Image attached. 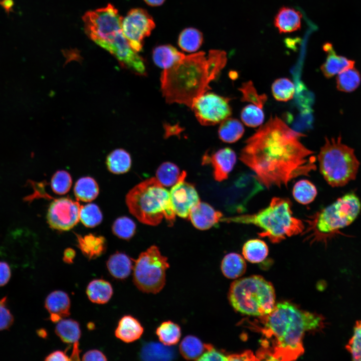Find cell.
<instances>
[{
    "label": "cell",
    "instance_id": "2e32d148",
    "mask_svg": "<svg viewBox=\"0 0 361 361\" xmlns=\"http://www.w3.org/2000/svg\"><path fill=\"white\" fill-rule=\"evenodd\" d=\"M237 161L235 151L229 147L219 149L211 155L205 154L203 164L210 163L213 167V176L216 181L227 179L233 169Z\"/></svg>",
    "mask_w": 361,
    "mask_h": 361
},
{
    "label": "cell",
    "instance_id": "7a4b0ae2",
    "mask_svg": "<svg viewBox=\"0 0 361 361\" xmlns=\"http://www.w3.org/2000/svg\"><path fill=\"white\" fill-rule=\"evenodd\" d=\"M261 331L265 339L258 357L266 359L292 360L304 352L303 337L307 331L324 326L320 315L299 309L288 302L275 304L269 314L261 316Z\"/></svg>",
    "mask_w": 361,
    "mask_h": 361
},
{
    "label": "cell",
    "instance_id": "ffe728a7",
    "mask_svg": "<svg viewBox=\"0 0 361 361\" xmlns=\"http://www.w3.org/2000/svg\"><path fill=\"white\" fill-rule=\"evenodd\" d=\"M77 246L88 260L101 256L106 250L105 238L102 236L90 233L84 236L76 234Z\"/></svg>",
    "mask_w": 361,
    "mask_h": 361
},
{
    "label": "cell",
    "instance_id": "4dcf8cb0",
    "mask_svg": "<svg viewBox=\"0 0 361 361\" xmlns=\"http://www.w3.org/2000/svg\"><path fill=\"white\" fill-rule=\"evenodd\" d=\"M55 331L60 339L65 343L78 341L81 334L80 324L72 319H62L57 322Z\"/></svg>",
    "mask_w": 361,
    "mask_h": 361
},
{
    "label": "cell",
    "instance_id": "6f0895ef",
    "mask_svg": "<svg viewBox=\"0 0 361 361\" xmlns=\"http://www.w3.org/2000/svg\"><path fill=\"white\" fill-rule=\"evenodd\" d=\"M1 5L9 11L13 6V2L12 0H3L1 2Z\"/></svg>",
    "mask_w": 361,
    "mask_h": 361
},
{
    "label": "cell",
    "instance_id": "7402d4cb",
    "mask_svg": "<svg viewBox=\"0 0 361 361\" xmlns=\"http://www.w3.org/2000/svg\"><path fill=\"white\" fill-rule=\"evenodd\" d=\"M301 18V14L297 10L283 7L276 15L274 24L280 33H290L300 28Z\"/></svg>",
    "mask_w": 361,
    "mask_h": 361
},
{
    "label": "cell",
    "instance_id": "d6986e66",
    "mask_svg": "<svg viewBox=\"0 0 361 361\" xmlns=\"http://www.w3.org/2000/svg\"><path fill=\"white\" fill-rule=\"evenodd\" d=\"M323 49L327 53V56L320 69L326 78H331L345 70L354 67V61L336 54L331 44L325 43Z\"/></svg>",
    "mask_w": 361,
    "mask_h": 361
},
{
    "label": "cell",
    "instance_id": "d4e9b609",
    "mask_svg": "<svg viewBox=\"0 0 361 361\" xmlns=\"http://www.w3.org/2000/svg\"><path fill=\"white\" fill-rule=\"evenodd\" d=\"M113 293L111 284L103 279L90 281L86 288V294L93 303L105 304L109 301Z\"/></svg>",
    "mask_w": 361,
    "mask_h": 361
},
{
    "label": "cell",
    "instance_id": "277c9868",
    "mask_svg": "<svg viewBox=\"0 0 361 361\" xmlns=\"http://www.w3.org/2000/svg\"><path fill=\"white\" fill-rule=\"evenodd\" d=\"M292 203L288 198L274 197L266 208L253 214H244L222 218L228 223L253 225L261 229L260 237L267 238L273 243H278L287 237L301 234L305 225L295 217Z\"/></svg>",
    "mask_w": 361,
    "mask_h": 361
},
{
    "label": "cell",
    "instance_id": "5bb4252c",
    "mask_svg": "<svg viewBox=\"0 0 361 361\" xmlns=\"http://www.w3.org/2000/svg\"><path fill=\"white\" fill-rule=\"evenodd\" d=\"M101 47L115 57L124 68L135 75L146 76V66L144 59L130 47L122 31L112 41Z\"/></svg>",
    "mask_w": 361,
    "mask_h": 361
},
{
    "label": "cell",
    "instance_id": "6da1fadb",
    "mask_svg": "<svg viewBox=\"0 0 361 361\" xmlns=\"http://www.w3.org/2000/svg\"><path fill=\"white\" fill-rule=\"evenodd\" d=\"M304 136L278 116H271L246 140L239 158L267 189L287 187L291 180L308 176L316 168L314 152L300 141Z\"/></svg>",
    "mask_w": 361,
    "mask_h": 361
},
{
    "label": "cell",
    "instance_id": "9c48e42d",
    "mask_svg": "<svg viewBox=\"0 0 361 361\" xmlns=\"http://www.w3.org/2000/svg\"><path fill=\"white\" fill-rule=\"evenodd\" d=\"M133 280L143 292L156 294L165 285L166 271L169 267L167 258L155 245L141 253L134 261Z\"/></svg>",
    "mask_w": 361,
    "mask_h": 361
},
{
    "label": "cell",
    "instance_id": "9f6ffc18",
    "mask_svg": "<svg viewBox=\"0 0 361 361\" xmlns=\"http://www.w3.org/2000/svg\"><path fill=\"white\" fill-rule=\"evenodd\" d=\"M144 1L149 6L156 7L163 4L165 0H144Z\"/></svg>",
    "mask_w": 361,
    "mask_h": 361
},
{
    "label": "cell",
    "instance_id": "ba28073f",
    "mask_svg": "<svg viewBox=\"0 0 361 361\" xmlns=\"http://www.w3.org/2000/svg\"><path fill=\"white\" fill-rule=\"evenodd\" d=\"M320 173L332 187H340L355 179L359 166L354 150L341 142V137L325 138L317 155Z\"/></svg>",
    "mask_w": 361,
    "mask_h": 361
},
{
    "label": "cell",
    "instance_id": "8fae6325",
    "mask_svg": "<svg viewBox=\"0 0 361 361\" xmlns=\"http://www.w3.org/2000/svg\"><path fill=\"white\" fill-rule=\"evenodd\" d=\"M230 100L229 98L207 92L194 101L191 108L201 124L214 125L222 122L231 115Z\"/></svg>",
    "mask_w": 361,
    "mask_h": 361
},
{
    "label": "cell",
    "instance_id": "d6a6232c",
    "mask_svg": "<svg viewBox=\"0 0 361 361\" xmlns=\"http://www.w3.org/2000/svg\"><path fill=\"white\" fill-rule=\"evenodd\" d=\"M156 334L163 344L171 346L177 344L181 337L180 326L176 323L167 320L162 322L156 329Z\"/></svg>",
    "mask_w": 361,
    "mask_h": 361
},
{
    "label": "cell",
    "instance_id": "3957f363",
    "mask_svg": "<svg viewBox=\"0 0 361 361\" xmlns=\"http://www.w3.org/2000/svg\"><path fill=\"white\" fill-rule=\"evenodd\" d=\"M227 61L225 52L211 50L185 55L160 75V87L167 103L184 104L190 108L194 101L211 89Z\"/></svg>",
    "mask_w": 361,
    "mask_h": 361
},
{
    "label": "cell",
    "instance_id": "1f68e13d",
    "mask_svg": "<svg viewBox=\"0 0 361 361\" xmlns=\"http://www.w3.org/2000/svg\"><path fill=\"white\" fill-rule=\"evenodd\" d=\"M268 253V247L266 243L258 239L248 240L242 248L244 258L253 263H259L264 260Z\"/></svg>",
    "mask_w": 361,
    "mask_h": 361
},
{
    "label": "cell",
    "instance_id": "e575fe53",
    "mask_svg": "<svg viewBox=\"0 0 361 361\" xmlns=\"http://www.w3.org/2000/svg\"><path fill=\"white\" fill-rule=\"evenodd\" d=\"M203 41V36L200 31L193 28H188L180 33L178 45L185 52H194L200 48Z\"/></svg>",
    "mask_w": 361,
    "mask_h": 361
},
{
    "label": "cell",
    "instance_id": "4fadbf2b",
    "mask_svg": "<svg viewBox=\"0 0 361 361\" xmlns=\"http://www.w3.org/2000/svg\"><path fill=\"white\" fill-rule=\"evenodd\" d=\"M81 207L77 201L69 198L54 200L50 204L47 214L49 225L59 231L70 230L79 221Z\"/></svg>",
    "mask_w": 361,
    "mask_h": 361
},
{
    "label": "cell",
    "instance_id": "484cf974",
    "mask_svg": "<svg viewBox=\"0 0 361 361\" xmlns=\"http://www.w3.org/2000/svg\"><path fill=\"white\" fill-rule=\"evenodd\" d=\"M185 56V54L170 45L157 46L153 49L152 52L154 63L163 69L169 68Z\"/></svg>",
    "mask_w": 361,
    "mask_h": 361
},
{
    "label": "cell",
    "instance_id": "7bdbcfd3",
    "mask_svg": "<svg viewBox=\"0 0 361 361\" xmlns=\"http://www.w3.org/2000/svg\"><path fill=\"white\" fill-rule=\"evenodd\" d=\"M239 90L242 94V101L251 103L261 108L267 100L266 94H258L251 81L243 83Z\"/></svg>",
    "mask_w": 361,
    "mask_h": 361
},
{
    "label": "cell",
    "instance_id": "9a60e30c",
    "mask_svg": "<svg viewBox=\"0 0 361 361\" xmlns=\"http://www.w3.org/2000/svg\"><path fill=\"white\" fill-rule=\"evenodd\" d=\"M186 172L182 171L169 192L173 210L175 215L183 218H189L193 208L200 202L194 186L186 181Z\"/></svg>",
    "mask_w": 361,
    "mask_h": 361
},
{
    "label": "cell",
    "instance_id": "f1b7e54d",
    "mask_svg": "<svg viewBox=\"0 0 361 361\" xmlns=\"http://www.w3.org/2000/svg\"><path fill=\"white\" fill-rule=\"evenodd\" d=\"M220 123L218 135L223 142H235L242 137L244 133L242 123L237 119L228 117Z\"/></svg>",
    "mask_w": 361,
    "mask_h": 361
},
{
    "label": "cell",
    "instance_id": "f35d334b",
    "mask_svg": "<svg viewBox=\"0 0 361 361\" xmlns=\"http://www.w3.org/2000/svg\"><path fill=\"white\" fill-rule=\"evenodd\" d=\"M295 89L293 83L286 78L276 79L271 86V91L274 98L277 101L283 102L292 99Z\"/></svg>",
    "mask_w": 361,
    "mask_h": 361
},
{
    "label": "cell",
    "instance_id": "603a6c76",
    "mask_svg": "<svg viewBox=\"0 0 361 361\" xmlns=\"http://www.w3.org/2000/svg\"><path fill=\"white\" fill-rule=\"evenodd\" d=\"M132 260L126 254L116 252L109 257L106 266L112 277L123 280L128 277L133 269Z\"/></svg>",
    "mask_w": 361,
    "mask_h": 361
},
{
    "label": "cell",
    "instance_id": "f907efd6",
    "mask_svg": "<svg viewBox=\"0 0 361 361\" xmlns=\"http://www.w3.org/2000/svg\"><path fill=\"white\" fill-rule=\"evenodd\" d=\"M228 360H252L257 358L250 350L238 354L228 355Z\"/></svg>",
    "mask_w": 361,
    "mask_h": 361
},
{
    "label": "cell",
    "instance_id": "8d00e7d4",
    "mask_svg": "<svg viewBox=\"0 0 361 361\" xmlns=\"http://www.w3.org/2000/svg\"><path fill=\"white\" fill-rule=\"evenodd\" d=\"M360 83V75L354 67L341 72L336 77L337 88L342 92H350L354 91Z\"/></svg>",
    "mask_w": 361,
    "mask_h": 361
},
{
    "label": "cell",
    "instance_id": "4316f807",
    "mask_svg": "<svg viewBox=\"0 0 361 361\" xmlns=\"http://www.w3.org/2000/svg\"><path fill=\"white\" fill-rule=\"evenodd\" d=\"M246 267L244 258L236 253L226 255L221 265L222 273L229 279H236L242 276L245 273Z\"/></svg>",
    "mask_w": 361,
    "mask_h": 361
},
{
    "label": "cell",
    "instance_id": "30bf717a",
    "mask_svg": "<svg viewBox=\"0 0 361 361\" xmlns=\"http://www.w3.org/2000/svg\"><path fill=\"white\" fill-rule=\"evenodd\" d=\"M122 17L113 5L89 11L82 17L87 36L101 47L112 41L122 31Z\"/></svg>",
    "mask_w": 361,
    "mask_h": 361
},
{
    "label": "cell",
    "instance_id": "8992f818",
    "mask_svg": "<svg viewBox=\"0 0 361 361\" xmlns=\"http://www.w3.org/2000/svg\"><path fill=\"white\" fill-rule=\"evenodd\" d=\"M361 209L359 198L353 193H347L323 209L307 217L301 233L304 240L310 244L327 241L339 230L350 225Z\"/></svg>",
    "mask_w": 361,
    "mask_h": 361
},
{
    "label": "cell",
    "instance_id": "52a82bcc",
    "mask_svg": "<svg viewBox=\"0 0 361 361\" xmlns=\"http://www.w3.org/2000/svg\"><path fill=\"white\" fill-rule=\"evenodd\" d=\"M228 299L236 311L250 316L267 315L275 305V292L272 284L259 275L233 282L229 288Z\"/></svg>",
    "mask_w": 361,
    "mask_h": 361
},
{
    "label": "cell",
    "instance_id": "11a10c76",
    "mask_svg": "<svg viewBox=\"0 0 361 361\" xmlns=\"http://www.w3.org/2000/svg\"><path fill=\"white\" fill-rule=\"evenodd\" d=\"M80 350L79 348V342L76 341L74 343L73 351L71 356H70V360H80L79 354Z\"/></svg>",
    "mask_w": 361,
    "mask_h": 361
},
{
    "label": "cell",
    "instance_id": "60d3db41",
    "mask_svg": "<svg viewBox=\"0 0 361 361\" xmlns=\"http://www.w3.org/2000/svg\"><path fill=\"white\" fill-rule=\"evenodd\" d=\"M113 233L123 240H129L135 234L136 224L130 218L123 216L118 218L112 226Z\"/></svg>",
    "mask_w": 361,
    "mask_h": 361
},
{
    "label": "cell",
    "instance_id": "c3c4849f",
    "mask_svg": "<svg viewBox=\"0 0 361 361\" xmlns=\"http://www.w3.org/2000/svg\"><path fill=\"white\" fill-rule=\"evenodd\" d=\"M11 275V269L9 264L5 261H0V287L6 285L9 282Z\"/></svg>",
    "mask_w": 361,
    "mask_h": 361
},
{
    "label": "cell",
    "instance_id": "b9f144b4",
    "mask_svg": "<svg viewBox=\"0 0 361 361\" xmlns=\"http://www.w3.org/2000/svg\"><path fill=\"white\" fill-rule=\"evenodd\" d=\"M242 122L247 126L256 127L261 125L264 120L262 108L250 104L244 107L241 112Z\"/></svg>",
    "mask_w": 361,
    "mask_h": 361
},
{
    "label": "cell",
    "instance_id": "f6af8a7d",
    "mask_svg": "<svg viewBox=\"0 0 361 361\" xmlns=\"http://www.w3.org/2000/svg\"><path fill=\"white\" fill-rule=\"evenodd\" d=\"M353 360L361 361V320L356 322L353 334L345 346Z\"/></svg>",
    "mask_w": 361,
    "mask_h": 361
},
{
    "label": "cell",
    "instance_id": "5b68a950",
    "mask_svg": "<svg viewBox=\"0 0 361 361\" xmlns=\"http://www.w3.org/2000/svg\"><path fill=\"white\" fill-rule=\"evenodd\" d=\"M125 202L130 213L143 224L156 226L163 218L169 225L175 221L169 192L155 177L134 186L126 195Z\"/></svg>",
    "mask_w": 361,
    "mask_h": 361
},
{
    "label": "cell",
    "instance_id": "cb8c5ba5",
    "mask_svg": "<svg viewBox=\"0 0 361 361\" xmlns=\"http://www.w3.org/2000/svg\"><path fill=\"white\" fill-rule=\"evenodd\" d=\"M163 343L149 342L145 343L139 353L141 359L144 360H169L175 357L174 350Z\"/></svg>",
    "mask_w": 361,
    "mask_h": 361
},
{
    "label": "cell",
    "instance_id": "44dd1931",
    "mask_svg": "<svg viewBox=\"0 0 361 361\" xmlns=\"http://www.w3.org/2000/svg\"><path fill=\"white\" fill-rule=\"evenodd\" d=\"M143 330L141 324L136 318L130 315H125L119 320L115 335L121 340L130 343L138 339Z\"/></svg>",
    "mask_w": 361,
    "mask_h": 361
},
{
    "label": "cell",
    "instance_id": "bcb514c9",
    "mask_svg": "<svg viewBox=\"0 0 361 361\" xmlns=\"http://www.w3.org/2000/svg\"><path fill=\"white\" fill-rule=\"evenodd\" d=\"M8 297L0 299V331L8 330L14 322V317L7 306Z\"/></svg>",
    "mask_w": 361,
    "mask_h": 361
},
{
    "label": "cell",
    "instance_id": "ab89813d",
    "mask_svg": "<svg viewBox=\"0 0 361 361\" xmlns=\"http://www.w3.org/2000/svg\"><path fill=\"white\" fill-rule=\"evenodd\" d=\"M102 219V212L97 205L88 204L81 206L80 220L86 227H95L101 223Z\"/></svg>",
    "mask_w": 361,
    "mask_h": 361
},
{
    "label": "cell",
    "instance_id": "7dc6e473",
    "mask_svg": "<svg viewBox=\"0 0 361 361\" xmlns=\"http://www.w3.org/2000/svg\"><path fill=\"white\" fill-rule=\"evenodd\" d=\"M205 350L197 360H228V355L210 343H205Z\"/></svg>",
    "mask_w": 361,
    "mask_h": 361
},
{
    "label": "cell",
    "instance_id": "816d5d0a",
    "mask_svg": "<svg viewBox=\"0 0 361 361\" xmlns=\"http://www.w3.org/2000/svg\"><path fill=\"white\" fill-rule=\"evenodd\" d=\"M46 361H54V360H63L68 361L70 360V357H69L66 353L62 350H55L47 356L45 358Z\"/></svg>",
    "mask_w": 361,
    "mask_h": 361
},
{
    "label": "cell",
    "instance_id": "ac0fdd59",
    "mask_svg": "<svg viewBox=\"0 0 361 361\" xmlns=\"http://www.w3.org/2000/svg\"><path fill=\"white\" fill-rule=\"evenodd\" d=\"M70 306L68 295L62 290L52 291L45 299V307L50 313V319L53 322H58L69 316Z\"/></svg>",
    "mask_w": 361,
    "mask_h": 361
},
{
    "label": "cell",
    "instance_id": "681fc988",
    "mask_svg": "<svg viewBox=\"0 0 361 361\" xmlns=\"http://www.w3.org/2000/svg\"><path fill=\"white\" fill-rule=\"evenodd\" d=\"M83 360H107L105 355L98 349H91L86 352L82 356Z\"/></svg>",
    "mask_w": 361,
    "mask_h": 361
},
{
    "label": "cell",
    "instance_id": "7c38bea8",
    "mask_svg": "<svg viewBox=\"0 0 361 361\" xmlns=\"http://www.w3.org/2000/svg\"><path fill=\"white\" fill-rule=\"evenodd\" d=\"M155 28L151 16L144 10H130L122 19L121 30L130 47L136 52L142 49L144 39L151 34Z\"/></svg>",
    "mask_w": 361,
    "mask_h": 361
},
{
    "label": "cell",
    "instance_id": "e0dca14e",
    "mask_svg": "<svg viewBox=\"0 0 361 361\" xmlns=\"http://www.w3.org/2000/svg\"><path fill=\"white\" fill-rule=\"evenodd\" d=\"M223 218L221 212L216 211L209 204L201 201L195 206L189 218L194 226L201 230L210 229Z\"/></svg>",
    "mask_w": 361,
    "mask_h": 361
},
{
    "label": "cell",
    "instance_id": "ee69618b",
    "mask_svg": "<svg viewBox=\"0 0 361 361\" xmlns=\"http://www.w3.org/2000/svg\"><path fill=\"white\" fill-rule=\"evenodd\" d=\"M72 179L70 173L65 170L56 171L51 180V186L54 193L58 195H64L70 190Z\"/></svg>",
    "mask_w": 361,
    "mask_h": 361
},
{
    "label": "cell",
    "instance_id": "f546056e",
    "mask_svg": "<svg viewBox=\"0 0 361 361\" xmlns=\"http://www.w3.org/2000/svg\"><path fill=\"white\" fill-rule=\"evenodd\" d=\"M99 190L96 180L90 176L82 177L76 183L74 193L77 200L90 202L95 199Z\"/></svg>",
    "mask_w": 361,
    "mask_h": 361
},
{
    "label": "cell",
    "instance_id": "91938a15",
    "mask_svg": "<svg viewBox=\"0 0 361 361\" xmlns=\"http://www.w3.org/2000/svg\"><path fill=\"white\" fill-rule=\"evenodd\" d=\"M88 326L89 329H93L94 327V324L91 322L88 324Z\"/></svg>",
    "mask_w": 361,
    "mask_h": 361
},
{
    "label": "cell",
    "instance_id": "83f0119b",
    "mask_svg": "<svg viewBox=\"0 0 361 361\" xmlns=\"http://www.w3.org/2000/svg\"><path fill=\"white\" fill-rule=\"evenodd\" d=\"M106 164L111 172L115 174L124 173L128 172L131 167V156L124 149H115L107 155Z\"/></svg>",
    "mask_w": 361,
    "mask_h": 361
},
{
    "label": "cell",
    "instance_id": "836d02e7",
    "mask_svg": "<svg viewBox=\"0 0 361 361\" xmlns=\"http://www.w3.org/2000/svg\"><path fill=\"white\" fill-rule=\"evenodd\" d=\"M179 350L182 355L188 360H197L205 350V343L197 337L189 335L182 340Z\"/></svg>",
    "mask_w": 361,
    "mask_h": 361
},
{
    "label": "cell",
    "instance_id": "d590c367",
    "mask_svg": "<svg viewBox=\"0 0 361 361\" xmlns=\"http://www.w3.org/2000/svg\"><path fill=\"white\" fill-rule=\"evenodd\" d=\"M317 194L315 186L307 179H301L296 182L292 191L294 199L302 205H307L313 202Z\"/></svg>",
    "mask_w": 361,
    "mask_h": 361
},
{
    "label": "cell",
    "instance_id": "680465c9",
    "mask_svg": "<svg viewBox=\"0 0 361 361\" xmlns=\"http://www.w3.org/2000/svg\"><path fill=\"white\" fill-rule=\"evenodd\" d=\"M37 333L39 336L43 338H45L47 336V332L44 329H40L37 330Z\"/></svg>",
    "mask_w": 361,
    "mask_h": 361
},
{
    "label": "cell",
    "instance_id": "f5cc1de1",
    "mask_svg": "<svg viewBox=\"0 0 361 361\" xmlns=\"http://www.w3.org/2000/svg\"><path fill=\"white\" fill-rule=\"evenodd\" d=\"M76 256L75 251L71 248H67L64 252L63 260L67 264H72Z\"/></svg>",
    "mask_w": 361,
    "mask_h": 361
},
{
    "label": "cell",
    "instance_id": "db71d44e",
    "mask_svg": "<svg viewBox=\"0 0 361 361\" xmlns=\"http://www.w3.org/2000/svg\"><path fill=\"white\" fill-rule=\"evenodd\" d=\"M165 130V136L177 134L180 132V127L177 125H170L169 124L164 125Z\"/></svg>",
    "mask_w": 361,
    "mask_h": 361
},
{
    "label": "cell",
    "instance_id": "74e56055",
    "mask_svg": "<svg viewBox=\"0 0 361 361\" xmlns=\"http://www.w3.org/2000/svg\"><path fill=\"white\" fill-rule=\"evenodd\" d=\"M181 172L174 163L164 162L161 163L156 171V178L163 186H173L178 180Z\"/></svg>",
    "mask_w": 361,
    "mask_h": 361
}]
</instances>
